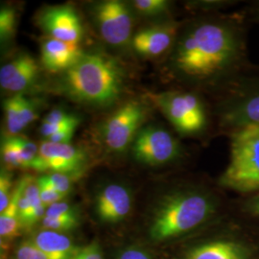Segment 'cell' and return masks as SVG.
Listing matches in <instances>:
<instances>
[{
  "label": "cell",
  "instance_id": "cell-24",
  "mask_svg": "<svg viewBox=\"0 0 259 259\" xmlns=\"http://www.w3.org/2000/svg\"><path fill=\"white\" fill-rule=\"evenodd\" d=\"M16 139L19 144V151L21 155L22 168L32 167V164L35 161L38 153L37 145L29 139L19 138V137H16Z\"/></svg>",
  "mask_w": 259,
  "mask_h": 259
},
{
  "label": "cell",
  "instance_id": "cell-34",
  "mask_svg": "<svg viewBox=\"0 0 259 259\" xmlns=\"http://www.w3.org/2000/svg\"><path fill=\"white\" fill-rule=\"evenodd\" d=\"M73 259H103V256L99 246L92 244L79 251Z\"/></svg>",
  "mask_w": 259,
  "mask_h": 259
},
{
  "label": "cell",
  "instance_id": "cell-30",
  "mask_svg": "<svg viewBox=\"0 0 259 259\" xmlns=\"http://www.w3.org/2000/svg\"><path fill=\"white\" fill-rule=\"evenodd\" d=\"M17 259H47V257L35 243L24 242L17 250Z\"/></svg>",
  "mask_w": 259,
  "mask_h": 259
},
{
  "label": "cell",
  "instance_id": "cell-9",
  "mask_svg": "<svg viewBox=\"0 0 259 259\" xmlns=\"http://www.w3.org/2000/svg\"><path fill=\"white\" fill-rule=\"evenodd\" d=\"M93 14L100 35L109 45L120 47L129 40L133 18L126 4L118 0L102 1L95 5Z\"/></svg>",
  "mask_w": 259,
  "mask_h": 259
},
{
  "label": "cell",
  "instance_id": "cell-3",
  "mask_svg": "<svg viewBox=\"0 0 259 259\" xmlns=\"http://www.w3.org/2000/svg\"><path fill=\"white\" fill-rule=\"evenodd\" d=\"M64 73L62 83L65 92L79 102L107 106L114 102L122 91V68L109 56L83 54Z\"/></svg>",
  "mask_w": 259,
  "mask_h": 259
},
{
  "label": "cell",
  "instance_id": "cell-31",
  "mask_svg": "<svg viewBox=\"0 0 259 259\" xmlns=\"http://www.w3.org/2000/svg\"><path fill=\"white\" fill-rule=\"evenodd\" d=\"M45 217L56 218V217H77L73 207L66 203L58 202L47 208V212Z\"/></svg>",
  "mask_w": 259,
  "mask_h": 259
},
{
  "label": "cell",
  "instance_id": "cell-26",
  "mask_svg": "<svg viewBox=\"0 0 259 259\" xmlns=\"http://www.w3.org/2000/svg\"><path fill=\"white\" fill-rule=\"evenodd\" d=\"M239 203V210L244 215L259 220V192L244 196Z\"/></svg>",
  "mask_w": 259,
  "mask_h": 259
},
{
  "label": "cell",
  "instance_id": "cell-12",
  "mask_svg": "<svg viewBox=\"0 0 259 259\" xmlns=\"http://www.w3.org/2000/svg\"><path fill=\"white\" fill-rule=\"evenodd\" d=\"M38 21L49 37L69 44H79L83 37L81 19L70 6H54L44 10Z\"/></svg>",
  "mask_w": 259,
  "mask_h": 259
},
{
  "label": "cell",
  "instance_id": "cell-1",
  "mask_svg": "<svg viewBox=\"0 0 259 259\" xmlns=\"http://www.w3.org/2000/svg\"><path fill=\"white\" fill-rule=\"evenodd\" d=\"M250 22L244 10L207 14L183 22L167 57L169 76L186 90L214 98L259 71L250 61Z\"/></svg>",
  "mask_w": 259,
  "mask_h": 259
},
{
  "label": "cell",
  "instance_id": "cell-36",
  "mask_svg": "<svg viewBox=\"0 0 259 259\" xmlns=\"http://www.w3.org/2000/svg\"><path fill=\"white\" fill-rule=\"evenodd\" d=\"M75 130L76 129L65 130V131L59 132L55 135L51 136L50 138H48L47 141L52 143H61V144L69 143L71 139L73 138Z\"/></svg>",
  "mask_w": 259,
  "mask_h": 259
},
{
  "label": "cell",
  "instance_id": "cell-27",
  "mask_svg": "<svg viewBox=\"0 0 259 259\" xmlns=\"http://www.w3.org/2000/svg\"><path fill=\"white\" fill-rule=\"evenodd\" d=\"M12 189V181L9 175L2 171L0 175V212H3L9 205L13 193Z\"/></svg>",
  "mask_w": 259,
  "mask_h": 259
},
{
  "label": "cell",
  "instance_id": "cell-4",
  "mask_svg": "<svg viewBox=\"0 0 259 259\" xmlns=\"http://www.w3.org/2000/svg\"><path fill=\"white\" fill-rule=\"evenodd\" d=\"M230 139V161L218 185L243 196L259 192V125L234 130Z\"/></svg>",
  "mask_w": 259,
  "mask_h": 259
},
{
  "label": "cell",
  "instance_id": "cell-23",
  "mask_svg": "<svg viewBox=\"0 0 259 259\" xmlns=\"http://www.w3.org/2000/svg\"><path fill=\"white\" fill-rule=\"evenodd\" d=\"M37 185L39 188L40 200L45 206H50L60 202L64 198V196L56 190L54 186L47 181L45 176L37 180Z\"/></svg>",
  "mask_w": 259,
  "mask_h": 259
},
{
  "label": "cell",
  "instance_id": "cell-2",
  "mask_svg": "<svg viewBox=\"0 0 259 259\" xmlns=\"http://www.w3.org/2000/svg\"><path fill=\"white\" fill-rule=\"evenodd\" d=\"M221 208L219 197L199 185H181L162 195L155 206L150 227L154 241L169 240L200 228Z\"/></svg>",
  "mask_w": 259,
  "mask_h": 259
},
{
  "label": "cell",
  "instance_id": "cell-19",
  "mask_svg": "<svg viewBox=\"0 0 259 259\" xmlns=\"http://www.w3.org/2000/svg\"><path fill=\"white\" fill-rule=\"evenodd\" d=\"M20 98L21 94L19 93L4 102L6 128L11 136H16L24 130L20 117Z\"/></svg>",
  "mask_w": 259,
  "mask_h": 259
},
{
  "label": "cell",
  "instance_id": "cell-11",
  "mask_svg": "<svg viewBox=\"0 0 259 259\" xmlns=\"http://www.w3.org/2000/svg\"><path fill=\"white\" fill-rule=\"evenodd\" d=\"M183 22L166 20L138 32L133 38V47L140 55L158 57L171 53Z\"/></svg>",
  "mask_w": 259,
  "mask_h": 259
},
{
  "label": "cell",
  "instance_id": "cell-37",
  "mask_svg": "<svg viewBox=\"0 0 259 259\" xmlns=\"http://www.w3.org/2000/svg\"><path fill=\"white\" fill-rule=\"evenodd\" d=\"M117 259H151L144 250L138 248H129L123 250Z\"/></svg>",
  "mask_w": 259,
  "mask_h": 259
},
{
  "label": "cell",
  "instance_id": "cell-22",
  "mask_svg": "<svg viewBox=\"0 0 259 259\" xmlns=\"http://www.w3.org/2000/svg\"><path fill=\"white\" fill-rule=\"evenodd\" d=\"M16 12L8 7H4L0 11V38L4 42L10 39L15 33L16 29Z\"/></svg>",
  "mask_w": 259,
  "mask_h": 259
},
{
  "label": "cell",
  "instance_id": "cell-33",
  "mask_svg": "<svg viewBox=\"0 0 259 259\" xmlns=\"http://www.w3.org/2000/svg\"><path fill=\"white\" fill-rule=\"evenodd\" d=\"M79 123H80V119L73 121V122H69V123H64V124H47V123L42 122L40 125L39 131L44 137L48 139L59 132H62L65 130L76 129L78 127Z\"/></svg>",
  "mask_w": 259,
  "mask_h": 259
},
{
  "label": "cell",
  "instance_id": "cell-8",
  "mask_svg": "<svg viewBox=\"0 0 259 259\" xmlns=\"http://www.w3.org/2000/svg\"><path fill=\"white\" fill-rule=\"evenodd\" d=\"M144 117L141 104L137 101L124 104L104 124L103 139L107 147L117 153L125 151L138 135Z\"/></svg>",
  "mask_w": 259,
  "mask_h": 259
},
{
  "label": "cell",
  "instance_id": "cell-21",
  "mask_svg": "<svg viewBox=\"0 0 259 259\" xmlns=\"http://www.w3.org/2000/svg\"><path fill=\"white\" fill-rule=\"evenodd\" d=\"M1 155L4 162L11 167H22L21 155L16 137L4 139L1 145Z\"/></svg>",
  "mask_w": 259,
  "mask_h": 259
},
{
  "label": "cell",
  "instance_id": "cell-14",
  "mask_svg": "<svg viewBox=\"0 0 259 259\" xmlns=\"http://www.w3.org/2000/svg\"><path fill=\"white\" fill-rule=\"evenodd\" d=\"M38 65L32 56L22 54L0 69V85L11 93H21L36 82Z\"/></svg>",
  "mask_w": 259,
  "mask_h": 259
},
{
  "label": "cell",
  "instance_id": "cell-7",
  "mask_svg": "<svg viewBox=\"0 0 259 259\" xmlns=\"http://www.w3.org/2000/svg\"><path fill=\"white\" fill-rule=\"evenodd\" d=\"M137 160L151 166L173 164L185 157V150L180 140L168 130L147 126L139 130L132 145Z\"/></svg>",
  "mask_w": 259,
  "mask_h": 259
},
{
  "label": "cell",
  "instance_id": "cell-15",
  "mask_svg": "<svg viewBox=\"0 0 259 259\" xmlns=\"http://www.w3.org/2000/svg\"><path fill=\"white\" fill-rule=\"evenodd\" d=\"M83 55L78 44H69L48 37L41 45V63L47 70L52 72H65Z\"/></svg>",
  "mask_w": 259,
  "mask_h": 259
},
{
  "label": "cell",
  "instance_id": "cell-5",
  "mask_svg": "<svg viewBox=\"0 0 259 259\" xmlns=\"http://www.w3.org/2000/svg\"><path fill=\"white\" fill-rule=\"evenodd\" d=\"M152 98L179 135L201 138L209 130L211 112L202 93L186 89L171 90L154 94Z\"/></svg>",
  "mask_w": 259,
  "mask_h": 259
},
{
  "label": "cell",
  "instance_id": "cell-29",
  "mask_svg": "<svg viewBox=\"0 0 259 259\" xmlns=\"http://www.w3.org/2000/svg\"><path fill=\"white\" fill-rule=\"evenodd\" d=\"M20 117L23 129H25L28 125H30L37 118V111L35 105L30 100H28L27 98H25L22 94L20 98Z\"/></svg>",
  "mask_w": 259,
  "mask_h": 259
},
{
  "label": "cell",
  "instance_id": "cell-6",
  "mask_svg": "<svg viewBox=\"0 0 259 259\" xmlns=\"http://www.w3.org/2000/svg\"><path fill=\"white\" fill-rule=\"evenodd\" d=\"M213 111L222 135L228 136L234 130L259 125V71L245 77L216 97Z\"/></svg>",
  "mask_w": 259,
  "mask_h": 259
},
{
  "label": "cell",
  "instance_id": "cell-28",
  "mask_svg": "<svg viewBox=\"0 0 259 259\" xmlns=\"http://www.w3.org/2000/svg\"><path fill=\"white\" fill-rule=\"evenodd\" d=\"M45 177L47 178V181L54 186L56 190L64 197L69 193L71 189V181L69 175L63 173H52Z\"/></svg>",
  "mask_w": 259,
  "mask_h": 259
},
{
  "label": "cell",
  "instance_id": "cell-25",
  "mask_svg": "<svg viewBox=\"0 0 259 259\" xmlns=\"http://www.w3.org/2000/svg\"><path fill=\"white\" fill-rule=\"evenodd\" d=\"M78 224L77 217H45L42 219V226L48 231L62 232L74 229Z\"/></svg>",
  "mask_w": 259,
  "mask_h": 259
},
{
  "label": "cell",
  "instance_id": "cell-35",
  "mask_svg": "<svg viewBox=\"0 0 259 259\" xmlns=\"http://www.w3.org/2000/svg\"><path fill=\"white\" fill-rule=\"evenodd\" d=\"M243 10L245 11L250 24H259V0L248 1Z\"/></svg>",
  "mask_w": 259,
  "mask_h": 259
},
{
  "label": "cell",
  "instance_id": "cell-16",
  "mask_svg": "<svg viewBox=\"0 0 259 259\" xmlns=\"http://www.w3.org/2000/svg\"><path fill=\"white\" fill-rule=\"evenodd\" d=\"M247 246L234 240H215L197 245L185 253V259H250Z\"/></svg>",
  "mask_w": 259,
  "mask_h": 259
},
{
  "label": "cell",
  "instance_id": "cell-20",
  "mask_svg": "<svg viewBox=\"0 0 259 259\" xmlns=\"http://www.w3.org/2000/svg\"><path fill=\"white\" fill-rule=\"evenodd\" d=\"M132 3L139 14L152 17L167 15L172 7V2L167 0H136Z\"/></svg>",
  "mask_w": 259,
  "mask_h": 259
},
{
  "label": "cell",
  "instance_id": "cell-18",
  "mask_svg": "<svg viewBox=\"0 0 259 259\" xmlns=\"http://www.w3.org/2000/svg\"><path fill=\"white\" fill-rule=\"evenodd\" d=\"M28 178L22 179L16 187V190L13 192L8 207L1 212L0 215V235L4 238H13L19 234V228L21 226L19 221V209L18 202L19 197L22 194L26 184Z\"/></svg>",
  "mask_w": 259,
  "mask_h": 259
},
{
  "label": "cell",
  "instance_id": "cell-13",
  "mask_svg": "<svg viewBox=\"0 0 259 259\" xmlns=\"http://www.w3.org/2000/svg\"><path fill=\"white\" fill-rule=\"evenodd\" d=\"M131 207L132 196L129 189L123 185H107L96 198V213L103 222H120L128 216Z\"/></svg>",
  "mask_w": 259,
  "mask_h": 259
},
{
  "label": "cell",
  "instance_id": "cell-17",
  "mask_svg": "<svg viewBox=\"0 0 259 259\" xmlns=\"http://www.w3.org/2000/svg\"><path fill=\"white\" fill-rule=\"evenodd\" d=\"M47 259H73L75 248L71 240L64 234L53 231L38 232L34 240Z\"/></svg>",
  "mask_w": 259,
  "mask_h": 259
},
{
  "label": "cell",
  "instance_id": "cell-10",
  "mask_svg": "<svg viewBox=\"0 0 259 259\" xmlns=\"http://www.w3.org/2000/svg\"><path fill=\"white\" fill-rule=\"evenodd\" d=\"M84 163L85 155L81 149L70 143L61 144L45 141L40 144L31 168L70 176L80 173Z\"/></svg>",
  "mask_w": 259,
  "mask_h": 259
},
{
  "label": "cell",
  "instance_id": "cell-32",
  "mask_svg": "<svg viewBox=\"0 0 259 259\" xmlns=\"http://www.w3.org/2000/svg\"><path fill=\"white\" fill-rule=\"evenodd\" d=\"M79 119H80L79 117L75 116L73 114H70L61 109H55L47 114L42 122L47 124H64V123H69V122H73Z\"/></svg>",
  "mask_w": 259,
  "mask_h": 259
}]
</instances>
